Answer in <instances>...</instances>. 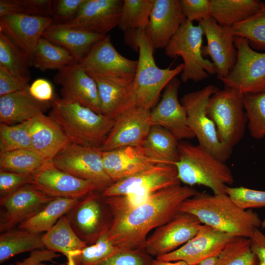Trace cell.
<instances>
[{
    "instance_id": "8992f818",
    "label": "cell",
    "mask_w": 265,
    "mask_h": 265,
    "mask_svg": "<svg viewBox=\"0 0 265 265\" xmlns=\"http://www.w3.org/2000/svg\"><path fill=\"white\" fill-rule=\"evenodd\" d=\"M204 32L198 24L186 20L171 38L164 49L165 54L169 57L181 56L184 68L181 73L184 82L189 80L201 81L216 74L213 64L205 58L202 54L203 37Z\"/></svg>"
},
{
    "instance_id": "d4e9b609",
    "label": "cell",
    "mask_w": 265,
    "mask_h": 265,
    "mask_svg": "<svg viewBox=\"0 0 265 265\" xmlns=\"http://www.w3.org/2000/svg\"><path fill=\"white\" fill-rule=\"evenodd\" d=\"M89 75L97 84L103 115L114 120L125 111L136 105L134 80L95 74Z\"/></svg>"
},
{
    "instance_id": "7402d4cb",
    "label": "cell",
    "mask_w": 265,
    "mask_h": 265,
    "mask_svg": "<svg viewBox=\"0 0 265 265\" xmlns=\"http://www.w3.org/2000/svg\"><path fill=\"white\" fill-rule=\"evenodd\" d=\"M186 20L180 0H155L145 36L154 50L165 49Z\"/></svg>"
},
{
    "instance_id": "836d02e7",
    "label": "cell",
    "mask_w": 265,
    "mask_h": 265,
    "mask_svg": "<svg viewBox=\"0 0 265 265\" xmlns=\"http://www.w3.org/2000/svg\"><path fill=\"white\" fill-rule=\"evenodd\" d=\"M80 200L55 198L35 215L20 224L18 228L36 233H46L72 209Z\"/></svg>"
},
{
    "instance_id": "f6af8a7d",
    "label": "cell",
    "mask_w": 265,
    "mask_h": 265,
    "mask_svg": "<svg viewBox=\"0 0 265 265\" xmlns=\"http://www.w3.org/2000/svg\"><path fill=\"white\" fill-rule=\"evenodd\" d=\"M225 192L232 201L243 210L265 208V190H259L244 186H227Z\"/></svg>"
},
{
    "instance_id": "4dcf8cb0",
    "label": "cell",
    "mask_w": 265,
    "mask_h": 265,
    "mask_svg": "<svg viewBox=\"0 0 265 265\" xmlns=\"http://www.w3.org/2000/svg\"><path fill=\"white\" fill-rule=\"evenodd\" d=\"M42 240L47 249L65 256L67 265H75L74 257L88 245L73 230L65 215L43 234Z\"/></svg>"
},
{
    "instance_id": "9f6ffc18",
    "label": "cell",
    "mask_w": 265,
    "mask_h": 265,
    "mask_svg": "<svg viewBox=\"0 0 265 265\" xmlns=\"http://www.w3.org/2000/svg\"><path fill=\"white\" fill-rule=\"evenodd\" d=\"M218 256L206 259L200 263L198 265H214L217 259Z\"/></svg>"
},
{
    "instance_id": "8d00e7d4",
    "label": "cell",
    "mask_w": 265,
    "mask_h": 265,
    "mask_svg": "<svg viewBox=\"0 0 265 265\" xmlns=\"http://www.w3.org/2000/svg\"><path fill=\"white\" fill-rule=\"evenodd\" d=\"M75 62V58L66 50L42 37L36 48L31 66L42 71L60 70Z\"/></svg>"
},
{
    "instance_id": "9c48e42d",
    "label": "cell",
    "mask_w": 265,
    "mask_h": 265,
    "mask_svg": "<svg viewBox=\"0 0 265 265\" xmlns=\"http://www.w3.org/2000/svg\"><path fill=\"white\" fill-rule=\"evenodd\" d=\"M237 59L230 73L220 79L226 87L243 95L265 91V53L253 49L247 40L235 37Z\"/></svg>"
},
{
    "instance_id": "7bdbcfd3",
    "label": "cell",
    "mask_w": 265,
    "mask_h": 265,
    "mask_svg": "<svg viewBox=\"0 0 265 265\" xmlns=\"http://www.w3.org/2000/svg\"><path fill=\"white\" fill-rule=\"evenodd\" d=\"M30 120L14 125L0 123V154L32 148Z\"/></svg>"
},
{
    "instance_id": "816d5d0a",
    "label": "cell",
    "mask_w": 265,
    "mask_h": 265,
    "mask_svg": "<svg viewBox=\"0 0 265 265\" xmlns=\"http://www.w3.org/2000/svg\"><path fill=\"white\" fill-rule=\"evenodd\" d=\"M29 86L0 67V96L23 90Z\"/></svg>"
},
{
    "instance_id": "5b68a950",
    "label": "cell",
    "mask_w": 265,
    "mask_h": 265,
    "mask_svg": "<svg viewBox=\"0 0 265 265\" xmlns=\"http://www.w3.org/2000/svg\"><path fill=\"white\" fill-rule=\"evenodd\" d=\"M139 57L134 79L136 106L151 110L157 105L162 91L184 68L183 63L175 68H159L154 57V50L145 36L144 31L137 34Z\"/></svg>"
},
{
    "instance_id": "60d3db41",
    "label": "cell",
    "mask_w": 265,
    "mask_h": 265,
    "mask_svg": "<svg viewBox=\"0 0 265 265\" xmlns=\"http://www.w3.org/2000/svg\"><path fill=\"white\" fill-rule=\"evenodd\" d=\"M243 107L250 135L255 139L265 137V91L243 95Z\"/></svg>"
},
{
    "instance_id": "d6986e66",
    "label": "cell",
    "mask_w": 265,
    "mask_h": 265,
    "mask_svg": "<svg viewBox=\"0 0 265 265\" xmlns=\"http://www.w3.org/2000/svg\"><path fill=\"white\" fill-rule=\"evenodd\" d=\"M234 236L202 224L192 238L179 248L156 258L164 262L182 261L198 265L204 260L218 256Z\"/></svg>"
},
{
    "instance_id": "52a82bcc",
    "label": "cell",
    "mask_w": 265,
    "mask_h": 265,
    "mask_svg": "<svg viewBox=\"0 0 265 265\" xmlns=\"http://www.w3.org/2000/svg\"><path fill=\"white\" fill-rule=\"evenodd\" d=\"M219 90L214 85L210 84L199 90L186 94L180 101L186 109L188 127L198 144L219 160L226 162L230 157L232 149L220 141L215 124L206 110L210 97Z\"/></svg>"
},
{
    "instance_id": "db71d44e",
    "label": "cell",
    "mask_w": 265,
    "mask_h": 265,
    "mask_svg": "<svg viewBox=\"0 0 265 265\" xmlns=\"http://www.w3.org/2000/svg\"><path fill=\"white\" fill-rule=\"evenodd\" d=\"M59 256L56 252L48 249L36 250L31 251L28 257L23 261L17 262L9 265H36L40 263L49 261Z\"/></svg>"
},
{
    "instance_id": "9a60e30c",
    "label": "cell",
    "mask_w": 265,
    "mask_h": 265,
    "mask_svg": "<svg viewBox=\"0 0 265 265\" xmlns=\"http://www.w3.org/2000/svg\"><path fill=\"white\" fill-rule=\"evenodd\" d=\"M123 3V0H86L73 19L54 25L106 36L118 26Z\"/></svg>"
},
{
    "instance_id": "1f68e13d",
    "label": "cell",
    "mask_w": 265,
    "mask_h": 265,
    "mask_svg": "<svg viewBox=\"0 0 265 265\" xmlns=\"http://www.w3.org/2000/svg\"><path fill=\"white\" fill-rule=\"evenodd\" d=\"M179 143L166 129L152 126L141 147L146 155L156 164L175 165L179 158Z\"/></svg>"
},
{
    "instance_id": "f907efd6",
    "label": "cell",
    "mask_w": 265,
    "mask_h": 265,
    "mask_svg": "<svg viewBox=\"0 0 265 265\" xmlns=\"http://www.w3.org/2000/svg\"><path fill=\"white\" fill-rule=\"evenodd\" d=\"M28 90L34 99L42 102H52L55 96L52 84L44 79L35 80L29 86Z\"/></svg>"
},
{
    "instance_id": "6da1fadb",
    "label": "cell",
    "mask_w": 265,
    "mask_h": 265,
    "mask_svg": "<svg viewBox=\"0 0 265 265\" xmlns=\"http://www.w3.org/2000/svg\"><path fill=\"white\" fill-rule=\"evenodd\" d=\"M198 192L181 185L155 192L138 207L113 215L108 226L109 239L120 250H142L149 233L177 215L183 202Z\"/></svg>"
},
{
    "instance_id": "7a4b0ae2",
    "label": "cell",
    "mask_w": 265,
    "mask_h": 265,
    "mask_svg": "<svg viewBox=\"0 0 265 265\" xmlns=\"http://www.w3.org/2000/svg\"><path fill=\"white\" fill-rule=\"evenodd\" d=\"M181 211L194 215L202 224L234 237L249 238L262 222L257 212L240 208L226 193L199 192L183 202Z\"/></svg>"
},
{
    "instance_id": "30bf717a",
    "label": "cell",
    "mask_w": 265,
    "mask_h": 265,
    "mask_svg": "<svg viewBox=\"0 0 265 265\" xmlns=\"http://www.w3.org/2000/svg\"><path fill=\"white\" fill-rule=\"evenodd\" d=\"M51 162L60 170L93 182L100 191H104L114 183L106 172L102 151L99 148L71 143Z\"/></svg>"
},
{
    "instance_id": "ac0fdd59",
    "label": "cell",
    "mask_w": 265,
    "mask_h": 265,
    "mask_svg": "<svg viewBox=\"0 0 265 265\" xmlns=\"http://www.w3.org/2000/svg\"><path fill=\"white\" fill-rule=\"evenodd\" d=\"M180 80L174 78L164 89L160 101L150 112L152 126L163 128L179 141L195 137L188 127L185 107L178 99Z\"/></svg>"
},
{
    "instance_id": "d590c367",
    "label": "cell",
    "mask_w": 265,
    "mask_h": 265,
    "mask_svg": "<svg viewBox=\"0 0 265 265\" xmlns=\"http://www.w3.org/2000/svg\"><path fill=\"white\" fill-rule=\"evenodd\" d=\"M31 66L28 56L5 33L0 31V67L28 84Z\"/></svg>"
},
{
    "instance_id": "ba28073f",
    "label": "cell",
    "mask_w": 265,
    "mask_h": 265,
    "mask_svg": "<svg viewBox=\"0 0 265 265\" xmlns=\"http://www.w3.org/2000/svg\"><path fill=\"white\" fill-rule=\"evenodd\" d=\"M242 97L226 87L212 95L207 106V114L215 124L220 141L231 149L243 138L247 125Z\"/></svg>"
},
{
    "instance_id": "603a6c76",
    "label": "cell",
    "mask_w": 265,
    "mask_h": 265,
    "mask_svg": "<svg viewBox=\"0 0 265 265\" xmlns=\"http://www.w3.org/2000/svg\"><path fill=\"white\" fill-rule=\"evenodd\" d=\"M53 22L51 17L6 15L0 17V31L5 33L28 56L31 65L37 45Z\"/></svg>"
},
{
    "instance_id": "d6a6232c",
    "label": "cell",
    "mask_w": 265,
    "mask_h": 265,
    "mask_svg": "<svg viewBox=\"0 0 265 265\" xmlns=\"http://www.w3.org/2000/svg\"><path fill=\"white\" fill-rule=\"evenodd\" d=\"M259 0H210V14L221 26L231 27L255 14Z\"/></svg>"
},
{
    "instance_id": "74e56055",
    "label": "cell",
    "mask_w": 265,
    "mask_h": 265,
    "mask_svg": "<svg viewBox=\"0 0 265 265\" xmlns=\"http://www.w3.org/2000/svg\"><path fill=\"white\" fill-rule=\"evenodd\" d=\"M48 162L32 148L0 154V170L22 174L34 175Z\"/></svg>"
},
{
    "instance_id": "f546056e",
    "label": "cell",
    "mask_w": 265,
    "mask_h": 265,
    "mask_svg": "<svg viewBox=\"0 0 265 265\" xmlns=\"http://www.w3.org/2000/svg\"><path fill=\"white\" fill-rule=\"evenodd\" d=\"M155 0H124L118 27L124 33L126 44L138 52L137 34L145 31Z\"/></svg>"
},
{
    "instance_id": "680465c9",
    "label": "cell",
    "mask_w": 265,
    "mask_h": 265,
    "mask_svg": "<svg viewBox=\"0 0 265 265\" xmlns=\"http://www.w3.org/2000/svg\"><path fill=\"white\" fill-rule=\"evenodd\" d=\"M36 265H47L45 264H43V263H39V264H37ZM61 265H67L66 264V263H65V264H63Z\"/></svg>"
},
{
    "instance_id": "44dd1931",
    "label": "cell",
    "mask_w": 265,
    "mask_h": 265,
    "mask_svg": "<svg viewBox=\"0 0 265 265\" xmlns=\"http://www.w3.org/2000/svg\"><path fill=\"white\" fill-rule=\"evenodd\" d=\"M53 80L55 83L61 86V98L78 103L102 114L97 84L77 62L58 70Z\"/></svg>"
},
{
    "instance_id": "484cf974",
    "label": "cell",
    "mask_w": 265,
    "mask_h": 265,
    "mask_svg": "<svg viewBox=\"0 0 265 265\" xmlns=\"http://www.w3.org/2000/svg\"><path fill=\"white\" fill-rule=\"evenodd\" d=\"M30 132L32 149L49 161L72 143L60 126L44 113L30 120Z\"/></svg>"
},
{
    "instance_id": "b9f144b4",
    "label": "cell",
    "mask_w": 265,
    "mask_h": 265,
    "mask_svg": "<svg viewBox=\"0 0 265 265\" xmlns=\"http://www.w3.org/2000/svg\"><path fill=\"white\" fill-rule=\"evenodd\" d=\"M108 226L105 227L95 243L88 245L74 257L75 265H97L121 250L109 239Z\"/></svg>"
},
{
    "instance_id": "681fc988",
    "label": "cell",
    "mask_w": 265,
    "mask_h": 265,
    "mask_svg": "<svg viewBox=\"0 0 265 265\" xmlns=\"http://www.w3.org/2000/svg\"><path fill=\"white\" fill-rule=\"evenodd\" d=\"M33 176L0 170V197L8 195L25 185L30 184Z\"/></svg>"
},
{
    "instance_id": "8fae6325",
    "label": "cell",
    "mask_w": 265,
    "mask_h": 265,
    "mask_svg": "<svg viewBox=\"0 0 265 265\" xmlns=\"http://www.w3.org/2000/svg\"><path fill=\"white\" fill-rule=\"evenodd\" d=\"M202 225L194 215L181 212L154 230L147 238L144 249L149 255L156 258L170 253L195 236Z\"/></svg>"
},
{
    "instance_id": "11a10c76",
    "label": "cell",
    "mask_w": 265,
    "mask_h": 265,
    "mask_svg": "<svg viewBox=\"0 0 265 265\" xmlns=\"http://www.w3.org/2000/svg\"><path fill=\"white\" fill-rule=\"evenodd\" d=\"M152 265H188L186 262L182 261L175 262L161 261L155 259L152 261Z\"/></svg>"
},
{
    "instance_id": "7dc6e473",
    "label": "cell",
    "mask_w": 265,
    "mask_h": 265,
    "mask_svg": "<svg viewBox=\"0 0 265 265\" xmlns=\"http://www.w3.org/2000/svg\"><path fill=\"white\" fill-rule=\"evenodd\" d=\"M86 0H53L51 18L53 24L65 23L73 19Z\"/></svg>"
},
{
    "instance_id": "4316f807",
    "label": "cell",
    "mask_w": 265,
    "mask_h": 265,
    "mask_svg": "<svg viewBox=\"0 0 265 265\" xmlns=\"http://www.w3.org/2000/svg\"><path fill=\"white\" fill-rule=\"evenodd\" d=\"M102 157L106 172L114 183L157 164L146 155L141 146L102 152Z\"/></svg>"
},
{
    "instance_id": "e575fe53",
    "label": "cell",
    "mask_w": 265,
    "mask_h": 265,
    "mask_svg": "<svg viewBox=\"0 0 265 265\" xmlns=\"http://www.w3.org/2000/svg\"><path fill=\"white\" fill-rule=\"evenodd\" d=\"M43 234L19 228L3 232L0 236V263L20 253L45 247Z\"/></svg>"
},
{
    "instance_id": "7c38bea8",
    "label": "cell",
    "mask_w": 265,
    "mask_h": 265,
    "mask_svg": "<svg viewBox=\"0 0 265 265\" xmlns=\"http://www.w3.org/2000/svg\"><path fill=\"white\" fill-rule=\"evenodd\" d=\"M79 65L89 75L134 80L138 61L122 55L106 35L89 51Z\"/></svg>"
},
{
    "instance_id": "cb8c5ba5",
    "label": "cell",
    "mask_w": 265,
    "mask_h": 265,
    "mask_svg": "<svg viewBox=\"0 0 265 265\" xmlns=\"http://www.w3.org/2000/svg\"><path fill=\"white\" fill-rule=\"evenodd\" d=\"M95 192L80 199L65 214L73 230L88 245L95 243L108 226L104 222L101 197Z\"/></svg>"
},
{
    "instance_id": "f5cc1de1",
    "label": "cell",
    "mask_w": 265,
    "mask_h": 265,
    "mask_svg": "<svg viewBox=\"0 0 265 265\" xmlns=\"http://www.w3.org/2000/svg\"><path fill=\"white\" fill-rule=\"evenodd\" d=\"M249 239L251 250L256 256L259 265H265V235L256 228Z\"/></svg>"
},
{
    "instance_id": "6f0895ef",
    "label": "cell",
    "mask_w": 265,
    "mask_h": 265,
    "mask_svg": "<svg viewBox=\"0 0 265 265\" xmlns=\"http://www.w3.org/2000/svg\"><path fill=\"white\" fill-rule=\"evenodd\" d=\"M261 227L263 228H265V219H264L263 221H262Z\"/></svg>"
},
{
    "instance_id": "ab89813d",
    "label": "cell",
    "mask_w": 265,
    "mask_h": 265,
    "mask_svg": "<svg viewBox=\"0 0 265 265\" xmlns=\"http://www.w3.org/2000/svg\"><path fill=\"white\" fill-rule=\"evenodd\" d=\"M214 265H259L249 238L233 237L218 254Z\"/></svg>"
},
{
    "instance_id": "277c9868",
    "label": "cell",
    "mask_w": 265,
    "mask_h": 265,
    "mask_svg": "<svg viewBox=\"0 0 265 265\" xmlns=\"http://www.w3.org/2000/svg\"><path fill=\"white\" fill-rule=\"evenodd\" d=\"M179 158L175 166L181 183L193 186L201 185L213 194H225V187L233 184L232 172L226 164L198 144L179 143Z\"/></svg>"
},
{
    "instance_id": "bcb514c9",
    "label": "cell",
    "mask_w": 265,
    "mask_h": 265,
    "mask_svg": "<svg viewBox=\"0 0 265 265\" xmlns=\"http://www.w3.org/2000/svg\"><path fill=\"white\" fill-rule=\"evenodd\" d=\"M153 260L142 250H121L97 265H152Z\"/></svg>"
},
{
    "instance_id": "ffe728a7",
    "label": "cell",
    "mask_w": 265,
    "mask_h": 265,
    "mask_svg": "<svg viewBox=\"0 0 265 265\" xmlns=\"http://www.w3.org/2000/svg\"><path fill=\"white\" fill-rule=\"evenodd\" d=\"M180 184L175 165L157 164L114 183L102 191V195L103 197L121 195L134 191L152 194Z\"/></svg>"
},
{
    "instance_id": "f35d334b",
    "label": "cell",
    "mask_w": 265,
    "mask_h": 265,
    "mask_svg": "<svg viewBox=\"0 0 265 265\" xmlns=\"http://www.w3.org/2000/svg\"><path fill=\"white\" fill-rule=\"evenodd\" d=\"M231 28L235 37L246 39L254 50L265 51V2L261 1L255 14Z\"/></svg>"
},
{
    "instance_id": "e0dca14e",
    "label": "cell",
    "mask_w": 265,
    "mask_h": 265,
    "mask_svg": "<svg viewBox=\"0 0 265 265\" xmlns=\"http://www.w3.org/2000/svg\"><path fill=\"white\" fill-rule=\"evenodd\" d=\"M30 184L54 198L80 199L92 192L100 190L93 182L60 170L51 161L45 164L33 175Z\"/></svg>"
},
{
    "instance_id": "5bb4252c",
    "label": "cell",
    "mask_w": 265,
    "mask_h": 265,
    "mask_svg": "<svg viewBox=\"0 0 265 265\" xmlns=\"http://www.w3.org/2000/svg\"><path fill=\"white\" fill-rule=\"evenodd\" d=\"M150 112L151 110L135 105L119 115L114 120L101 150L106 152L141 146L152 127Z\"/></svg>"
},
{
    "instance_id": "ee69618b",
    "label": "cell",
    "mask_w": 265,
    "mask_h": 265,
    "mask_svg": "<svg viewBox=\"0 0 265 265\" xmlns=\"http://www.w3.org/2000/svg\"><path fill=\"white\" fill-rule=\"evenodd\" d=\"M52 3L51 0H0V17L15 14L51 17Z\"/></svg>"
},
{
    "instance_id": "83f0119b",
    "label": "cell",
    "mask_w": 265,
    "mask_h": 265,
    "mask_svg": "<svg viewBox=\"0 0 265 265\" xmlns=\"http://www.w3.org/2000/svg\"><path fill=\"white\" fill-rule=\"evenodd\" d=\"M28 89L0 96L1 123L14 125L28 121L51 107L52 102L37 101Z\"/></svg>"
},
{
    "instance_id": "2e32d148",
    "label": "cell",
    "mask_w": 265,
    "mask_h": 265,
    "mask_svg": "<svg viewBox=\"0 0 265 265\" xmlns=\"http://www.w3.org/2000/svg\"><path fill=\"white\" fill-rule=\"evenodd\" d=\"M199 24L207 39V44L202 47V55L211 58L218 79L224 78L232 70L237 59L231 28L220 26L212 17Z\"/></svg>"
},
{
    "instance_id": "3957f363",
    "label": "cell",
    "mask_w": 265,
    "mask_h": 265,
    "mask_svg": "<svg viewBox=\"0 0 265 265\" xmlns=\"http://www.w3.org/2000/svg\"><path fill=\"white\" fill-rule=\"evenodd\" d=\"M50 116L72 143L100 149L114 120L80 104L55 96Z\"/></svg>"
},
{
    "instance_id": "4fadbf2b",
    "label": "cell",
    "mask_w": 265,
    "mask_h": 265,
    "mask_svg": "<svg viewBox=\"0 0 265 265\" xmlns=\"http://www.w3.org/2000/svg\"><path fill=\"white\" fill-rule=\"evenodd\" d=\"M55 198L27 184L0 197V231L5 232L31 218Z\"/></svg>"
},
{
    "instance_id": "c3c4849f",
    "label": "cell",
    "mask_w": 265,
    "mask_h": 265,
    "mask_svg": "<svg viewBox=\"0 0 265 265\" xmlns=\"http://www.w3.org/2000/svg\"><path fill=\"white\" fill-rule=\"evenodd\" d=\"M181 8L186 19L199 23L211 17L210 0H180Z\"/></svg>"
},
{
    "instance_id": "f1b7e54d",
    "label": "cell",
    "mask_w": 265,
    "mask_h": 265,
    "mask_svg": "<svg viewBox=\"0 0 265 265\" xmlns=\"http://www.w3.org/2000/svg\"><path fill=\"white\" fill-rule=\"evenodd\" d=\"M106 36L53 24L42 35L51 42L66 50L77 63L80 62L93 46Z\"/></svg>"
}]
</instances>
